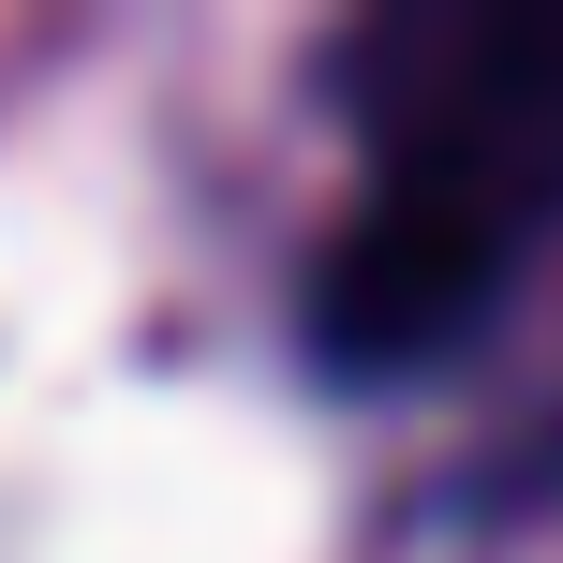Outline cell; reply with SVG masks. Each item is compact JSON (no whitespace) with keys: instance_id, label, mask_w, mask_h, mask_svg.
<instances>
[{"instance_id":"1","label":"cell","mask_w":563,"mask_h":563,"mask_svg":"<svg viewBox=\"0 0 563 563\" xmlns=\"http://www.w3.org/2000/svg\"><path fill=\"white\" fill-rule=\"evenodd\" d=\"M563 208V15H460L386 45V148L311 282L327 371H416L460 341Z\"/></svg>"}]
</instances>
